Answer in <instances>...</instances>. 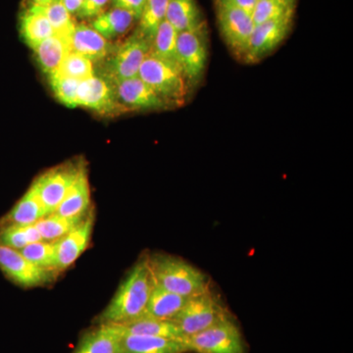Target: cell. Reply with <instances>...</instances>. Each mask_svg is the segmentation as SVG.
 I'll use <instances>...</instances> for the list:
<instances>
[{
    "instance_id": "9a60e30c",
    "label": "cell",
    "mask_w": 353,
    "mask_h": 353,
    "mask_svg": "<svg viewBox=\"0 0 353 353\" xmlns=\"http://www.w3.org/2000/svg\"><path fill=\"white\" fill-rule=\"evenodd\" d=\"M71 51L88 58L92 62H101L112 50L108 39L95 31L92 26L77 24L70 37Z\"/></svg>"
},
{
    "instance_id": "44dd1931",
    "label": "cell",
    "mask_w": 353,
    "mask_h": 353,
    "mask_svg": "<svg viewBox=\"0 0 353 353\" xmlns=\"http://www.w3.org/2000/svg\"><path fill=\"white\" fill-rule=\"evenodd\" d=\"M114 325H116L121 332L126 334L175 339V340L185 339L178 326L170 320H160L157 318L148 317V316H143L134 321Z\"/></svg>"
},
{
    "instance_id": "7c38bea8",
    "label": "cell",
    "mask_w": 353,
    "mask_h": 353,
    "mask_svg": "<svg viewBox=\"0 0 353 353\" xmlns=\"http://www.w3.org/2000/svg\"><path fill=\"white\" fill-rule=\"evenodd\" d=\"M0 269L14 283L27 288L50 282L54 272L36 266L20 250L3 245H0Z\"/></svg>"
},
{
    "instance_id": "d590c367",
    "label": "cell",
    "mask_w": 353,
    "mask_h": 353,
    "mask_svg": "<svg viewBox=\"0 0 353 353\" xmlns=\"http://www.w3.org/2000/svg\"><path fill=\"white\" fill-rule=\"evenodd\" d=\"M111 2L114 7L129 11L139 21L145 8L146 0H111Z\"/></svg>"
},
{
    "instance_id": "3957f363",
    "label": "cell",
    "mask_w": 353,
    "mask_h": 353,
    "mask_svg": "<svg viewBox=\"0 0 353 353\" xmlns=\"http://www.w3.org/2000/svg\"><path fill=\"white\" fill-rule=\"evenodd\" d=\"M152 41L136 31L101 60L99 75L111 85L139 75L143 60L150 54Z\"/></svg>"
},
{
    "instance_id": "1f68e13d",
    "label": "cell",
    "mask_w": 353,
    "mask_h": 353,
    "mask_svg": "<svg viewBox=\"0 0 353 353\" xmlns=\"http://www.w3.org/2000/svg\"><path fill=\"white\" fill-rule=\"evenodd\" d=\"M57 72L61 75L75 79L79 82L95 75L94 62L73 51L65 57Z\"/></svg>"
},
{
    "instance_id": "8fae6325",
    "label": "cell",
    "mask_w": 353,
    "mask_h": 353,
    "mask_svg": "<svg viewBox=\"0 0 353 353\" xmlns=\"http://www.w3.org/2000/svg\"><path fill=\"white\" fill-rule=\"evenodd\" d=\"M88 108L102 116H117L128 112L118 101L110 83L97 75L82 81L77 92V108Z\"/></svg>"
},
{
    "instance_id": "f546056e",
    "label": "cell",
    "mask_w": 353,
    "mask_h": 353,
    "mask_svg": "<svg viewBox=\"0 0 353 353\" xmlns=\"http://www.w3.org/2000/svg\"><path fill=\"white\" fill-rule=\"evenodd\" d=\"M296 6L281 0H259L252 14L255 25L285 18H294Z\"/></svg>"
},
{
    "instance_id": "7a4b0ae2",
    "label": "cell",
    "mask_w": 353,
    "mask_h": 353,
    "mask_svg": "<svg viewBox=\"0 0 353 353\" xmlns=\"http://www.w3.org/2000/svg\"><path fill=\"white\" fill-rule=\"evenodd\" d=\"M153 282L157 287L185 297H192L209 290L205 274L185 260L157 254L148 259Z\"/></svg>"
},
{
    "instance_id": "cb8c5ba5",
    "label": "cell",
    "mask_w": 353,
    "mask_h": 353,
    "mask_svg": "<svg viewBox=\"0 0 353 353\" xmlns=\"http://www.w3.org/2000/svg\"><path fill=\"white\" fill-rule=\"evenodd\" d=\"M189 299L190 297L179 296L154 285L145 316L173 321Z\"/></svg>"
},
{
    "instance_id": "836d02e7",
    "label": "cell",
    "mask_w": 353,
    "mask_h": 353,
    "mask_svg": "<svg viewBox=\"0 0 353 353\" xmlns=\"http://www.w3.org/2000/svg\"><path fill=\"white\" fill-rule=\"evenodd\" d=\"M0 245L21 250L29 245L26 226L7 225L0 227Z\"/></svg>"
},
{
    "instance_id": "7402d4cb",
    "label": "cell",
    "mask_w": 353,
    "mask_h": 353,
    "mask_svg": "<svg viewBox=\"0 0 353 353\" xmlns=\"http://www.w3.org/2000/svg\"><path fill=\"white\" fill-rule=\"evenodd\" d=\"M90 205V183L85 170L77 179L75 183L53 213L67 218L82 217L88 212Z\"/></svg>"
},
{
    "instance_id": "f35d334b",
    "label": "cell",
    "mask_w": 353,
    "mask_h": 353,
    "mask_svg": "<svg viewBox=\"0 0 353 353\" xmlns=\"http://www.w3.org/2000/svg\"><path fill=\"white\" fill-rule=\"evenodd\" d=\"M54 0H32V6L44 7L50 4Z\"/></svg>"
},
{
    "instance_id": "5bb4252c",
    "label": "cell",
    "mask_w": 353,
    "mask_h": 353,
    "mask_svg": "<svg viewBox=\"0 0 353 353\" xmlns=\"http://www.w3.org/2000/svg\"><path fill=\"white\" fill-rule=\"evenodd\" d=\"M94 223V211H88L83 220L72 231L57 241L55 271L68 268L87 250Z\"/></svg>"
},
{
    "instance_id": "603a6c76",
    "label": "cell",
    "mask_w": 353,
    "mask_h": 353,
    "mask_svg": "<svg viewBox=\"0 0 353 353\" xmlns=\"http://www.w3.org/2000/svg\"><path fill=\"white\" fill-rule=\"evenodd\" d=\"M20 32L25 43L32 50L55 34L48 18L39 8L32 6L21 16Z\"/></svg>"
},
{
    "instance_id": "d6986e66",
    "label": "cell",
    "mask_w": 353,
    "mask_h": 353,
    "mask_svg": "<svg viewBox=\"0 0 353 353\" xmlns=\"http://www.w3.org/2000/svg\"><path fill=\"white\" fill-rule=\"evenodd\" d=\"M165 20L178 32L194 31L205 26L196 0H169Z\"/></svg>"
},
{
    "instance_id": "4316f807",
    "label": "cell",
    "mask_w": 353,
    "mask_h": 353,
    "mask_svg": "<svg viewBox=\"0 0 353 353\" xmlns=\"http://www.w3.org/2000/svg\"><path fill=\"white\" fill-rule=\"evenodd\" d=\"M85 215L82 217L67 218L57 213H51L37 222L36 226L43 241H55L72 231L83 220Z\"/></svg>"
},
{
    "instance_id": "484cf974",
    "label": "cell",
    "mask_w": 353,
    "mask_h": 353,
    "mask_svg": "<svg viewBox=\"0 0 353 353\" xmlns=\"http://www.w3.org/2000/svg\"><path fill=\"white\" fill-rule=\"evenodd\" d=\"M179 32L164 20L158 27L152 41L150 53L154 57L179 67L176 62V39ZM180 68V67H179Z\"/></svg>"
},
{
    "instance_id": "f1b7e54d",
    "label": "cell",
    "mask_w": 353,
    "mask_h": 353,
    "mask_svg": "<svg viewBox=\"0 0 353 353\" xmlns=\"http://www.w3.org/2000/svg\"><path fill=\"white\" fill-rule=\"evenodd\" d=\"M21 253L36 266L46 270L55 271L57 264V241H39L29 243L20 250Z\"/></svg>"
},
{
    "instance_id": "74e56055",
    "label": "cell",
    "mask_w": 353,
    "mask_h": 353,
    "mask_svg": "<svg viewBox=\"0 0 353 353\" xmlns=\"http://www.w3.org/2000/svg\"><path fill=\"white\" fill-rule=\"evenodd\" d=\"M83 1L85 0H61L62 3L66 7L67 10L69 11L71 15H74V14L77 15V13L82 7Z\"/></svg>"
},
{
    "instance_id": "ba28073f",
    "label": "cell",
    "mask_w": 353,
    "mask_h": 353,
    "mask_svg": "<svg viewBox=\"0 0 353 353\" xmlns=\"http://www.w3.org/2000/svg\"><path fill=\"white\" fill-rule=\"evenodd\" d=\"M85 171L81 164H63L50 169L32 183L48 214L54 212L67 192Z\"/></svg>"
},
{
    "instance_id": "6da1fadb",
    "label": "cell",
    "mask_w": 353,
    "mask_h": 353,
    "mask_svg": "<svg viewBox=\"0 0 353 353\" xmlns=\"http://www.w3.org/2000/svg\"><path fill=\"white\" fill-rule=\"evenodd\" d=\"M154 282L148 259L132 267L101 314L102 324H125L145 315Z\"/></svg>"
},
{
    "instance_id": "2e32d148",
    "label": "cell",
    "mask_w": 353,
    "mask_h": 353,
    "mask_svg": "<svg viewBox=\"0 0 353 353\" xmlns=\"http://www.w3.org/2000/svg\"><path fill=\"white\" fill-rule=\"evenodd\" d=\"M121 350H122V353H183L189 352L183 340L141 336V334H126L123 332H121Z\"/></svg>"
},
{
    "instance_id": "8992f818",
    "label": "cell",
    "mask_w": 353,
    "mask_h": 353,
    "mask_svg": "<svg viewBox=\"0 0 353 353\" xmlns=\"http://www.w3.org/2000/svg\"><path fill=\"white\" fill-rule=\"evenodd\" d=\"M189 352L199 353H245L238 326L227 316L201 333L183 339Z\"/></svg>"
},
{
    "instance_id": "e575fe53",
    "label": "cell",
    "mask_w": 353,
    "mask_h": 353,
    "mask_svg": "<svg viewBox=\"0 0 353 353\" xmlns=\"http://www.w3.org/2000/svg\"><path fill=\"white\" fill-rule=\"evenodd\" d=\"M110 2L111 0H85L77 16L82 19H88V18L94 19L104 12V9Z\"/></svg>"
},
{
    "instance_id": "5b68a950",
    "label": "cell",
    "mask_w": 353,
    "mask_h": 353,
    "mask_svg": "<svg viewBox=\"0 0 353 353\" xmlns=\"http://www.w3.org/2000/svg\"><path fill=\"white\" fill-rule=\"evenodd\" d=\"M229 316L210 290L188 299L182 310L173 319L183 336H192L213 326Z\"/></svg>"
},
{
    "instance_id": "ab89813d",
    "label": "cell",
    "mask_w": 353,
    "mask_h": 353,
    "mask_svg": "<svg viewBox=\"0 0 353 353\" xmlns=\"http://www.w3.org/2000/svg\"><path fill=\"white\" fill-rule=\"evenodd\" d=\"M281 1H284L285 3L292 4V6H296V0H281Z\"/></svg>"
},
{
    "instance_id": "83f0119b",
    "label": "cell",
    "mask_w": 353,
    "mask_h": 353,
    "mask_svg": "<svg viewBox=\"0 0 353 353\" xmlns=\"http://www.w3.org/2000/svg\"><path fill=\"white\" fill-rule=\"evenodd\" d=\"M168 1L169 0H146L137 31L150 41H152L158 27L166 19Z\"/></svg>"
},
{
    "instance_id": "ac0fdd59",
    "label": "cell",
    "mask_w": 353,
    "mask_h": 353,
    "mask_svg": "<svg viewBox=\"0 0 353 353\" xmlns=\"http://www.w3.org/2000/svg\"><path fill=\"white\" fill-rule=\"evenodd\" d=\"M48 215L43 202L39 199L38 192L34 185L26 192L24 196L21 197L19 201L14 205L1 221V226L7 225H27L36 224L39 220Z\"/></svg>"
},
{
    "instance_id": "ffe728a7",
    "label": "cell",
    "mask_w": 353,
    "mask_h": 353,
    "mask_svg": "<svg viewBox=\"0 0 353 353\" xmlns=\"http://www.w3.org/2000/svg\"><path fill=\"white\" fill-rule=\"evenodd\" d=\"M34 51L41 69L50 76L57 71L65 57L71 52L70 38L54 34L39 44Z\"/></svg>"
},
{
    "instance_id": "4dcf8cb0",
    "label": "cell",
    "mask_w": 353,
    "mask_h": 353,
    "mask_svg": "<svg viewBox=\"0 0 353 353\" xmlns=\"http://www.w3.org/2000/svg\"><path fill=\"white\" fill-rule=\"evenodd\" d=\"M37 7L43 15L50 21L55 34L61 36L71 37L72 32L75 30L76 23L73 17L63 6L61 0H54L50 4L44 7Z\"/></svg>"
},
{
    "instance_id": "52a82bcc",
    "label": "cell",
    "mask_w": 353,
    "mask_h": 353,
    "mask_svg": "<svg viewBox=\"0 0 353 353\" xmlns=\"http://www.w3.org/2000/svg\"><path fill=\"white\" fill-rule=\"evenodd\" d=\"M208 48L206 26L194 31L181 32L176 39V62L190 85L201 82L206 64Z\"/></svg>"
},
{
    "instance_id": "8d00e7d4",
    "label": "cell",
    "mask_w": 353,
    "mask_h": 353,
    "mask_svg": "<svg viewBox=\"0 0 353 353\" xmlns=\"http://www.w3.org/2000/svg\"><path fill=\"white\" fill-rule=\"evenodd\" d=\"M257 1L259 0H220V1L215 2V4H228V6L236 7V8L241 9V10L252 15Z\"/></svg>"
},
{
    "instance_id": "9c48e42d",
    "label": "cell",
    "mask_w": 353,
    "mask_h": 353,
    "mask_svg": "<svg viewBox=\"0 0 353 353\" xmlns=\"http://www.w3.org/2000/svg\"><path fill=\"white\" fill-rule=\"evenodd\" d=\"M221 36L234 57L241 60L255 24L250 14L225 3L216 4Z\"/></svg>"
},
{
    "instance_id": "30bf717a",
    "label": "cell",
    "mask_w": 353,
    "mask_h": 353,
    "mask_svg": "<svg viewBox=\"0 0 353 353\" xmlns=\"http://www.w3.org/2000/svg\"><path fill=\"white\" fill-rule=\"evenodd\" d=\"M292 19L285 18L255 25L241 61L248 64L259 63L277 50L289 34Z\"/></svg>"
},
{
    "instance_id": "4fadbf2b",
    "label": "cell",
    "mask_w": 353,
    "mask_h": 353,
    "mask_svg": "<svg viewBox=\"0 0 353 353\" xmlns=\"http://www.w3.org/2000/svg\"><path fill=\"white\" fill-rule=\"evenodd\" d=\"M118 101L130 110H163L172 106L139 76L112 85Z\"/></svg>"
},
{
    "instance_id": "60d3db41",
    "label": "cell",
    "mask_w": 353,
    "mask_h": 353,
    "mask_svg": "<svg viewBox=\"0 0 353 353\" xmlns=\"http://www.w3.org/2000/svg\"><path fill=\"white\" fill-rule=\"evenodd\" d=\"M220 1V0H215V2Z\"/></svg>"
},
{
    "instance_id": "d6a6232c",
    "label": "cell",
    "mask_w": 353,
    "mask_h": 353,
    "mask_svg": "<svg viewBox=\"0 0 353 353\" xmlns=\"http://www.w3.org/2000/svg\"><path fill=\"white\" fill-rule=\"evenodd\" d=\"M51 90L58 99L69 108H77V92L81 82L55 72L48 76Z\"/></svg>"
},
{
    "instance_id": "d4e9b609",
    "label": "cell",
    "mask_w": 353,
    "mask_h": 353,
    "mask_svg": "<svg viewBox=\"0 0 353 353\" xmlns=\"http://www.w3.org/2000/svg\"><path fill=\"white\" fill-rule=\"evenodd\" d=\"M137 21L129 11L114 7L94 18L92 27L108 41L119 38L129 31Z\"/></svg>"
},
{
    "instance_id": "277c9868",
    "label": "cell",
    "mask_w": 353,
    "mask_h": 353,
    "mask_svg": "<svg viewBox=\"0 0 353 353\" xmlns=\"http://www.w3.org/2000/svg\"><path fill=\"white\" fill-rule=\"evenodd\" d=\"M139 78L150 85L172 108L182 105L188 94V82L176 65L150 52L139 68Z\"/></svg>"
},
{
    "instance_id": "e0dca14e",
    "label": "cell",
    "mask_w": 353,
    "mask_h": 353,
    "mask_svg": "<svg viewBox=\"0 0 353 353\" xmlns=\"http://www.w3.org/2000/svg\"><path fill=\"white\" fill-rule=\"evenodd\" d=\"M73 353H122L121 332L114 324H101L83 336Z\"/></svg>"
}]
</instances>
